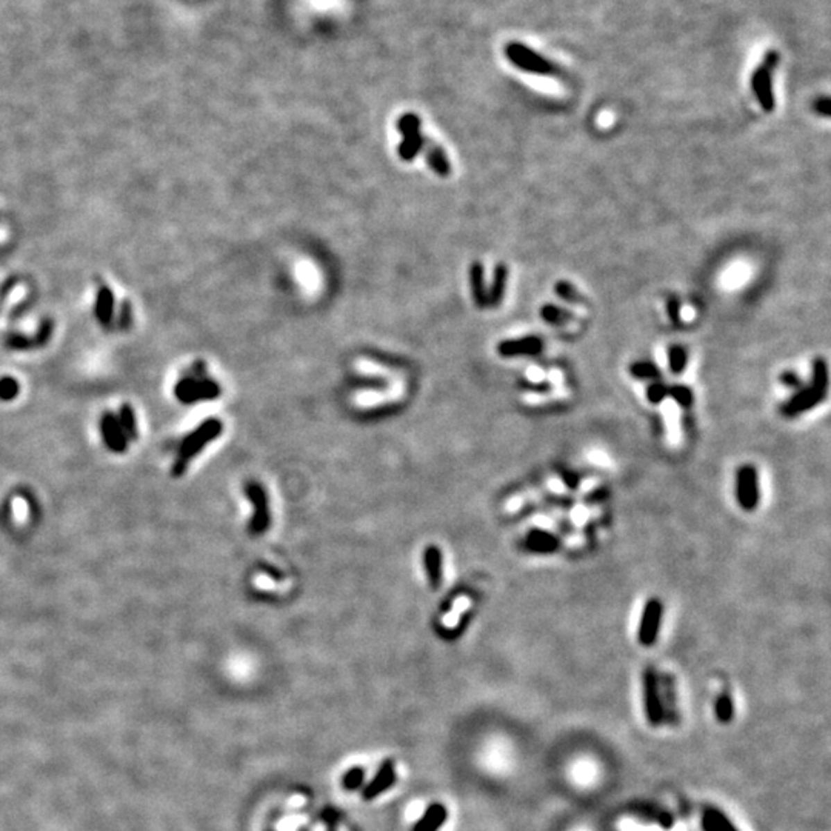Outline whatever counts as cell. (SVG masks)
I'll return each instance as SVG.
<instances>
[{
	"mask_svg": "<svg viewBox=\"0 0 831 831\" xmlns=\"http://www.w3.org/2000/svg\"><path fill=\"white\" fill-rule=\"evenodd\" d=\"M101 433L102 440L110 452L122 454L128 448V440L122 431V427L117 420V414L111 411H105L101 419Z\"/></svg>",
	"mask_w": 831,
	"mask_h": 831,
	"instance_id": "8fae6325",
	"label": "cell"
},
{
	"mask_svg": "<svg viewBox=\"0 0 831 831\" xmlns=\"http://www.w3.org/2000/svg\"><path fill=\"white\" fill-rule=\"evenodd\" d=\"M779 380H780V384H784L785 386H788V388L796 390V391H798L799 388H802V386H804V382H802L800 377L798 375H796L794 371H785V372H782V375H780V377H779Z\"/></svg>",
	"mask_w": 831,
	"mask_h": 831,
	"instance_id": "836d02e7",
	"label": "cell"
},
{
	"mask_svg": "<svg viewBox=\"0 0 831 831\" xmlns=\"http://www.w3.org/2000/svg\"><path fill=\"white\" fill-rule=\"evenodd\" d=\"M642 694L646 721L651 727H658L664 721V711H662L660 702L659 674L651 667L645 668L642 674Z\"/></svg>",
	"mask_w": 831,
	"mask_h": 831,
	"instance_id": "5b68a950",
	"label": "cell"
},
{
	"mask_svg": "<svg viewBox=\"0 0 831 831\" xmlns=\"http://www.w3.org/2000/svg\"><path fill=\"white\" fill-rule=\"evenodd\" d=\"M526 550L538 554H551L559 548V539L544 530H531L525 539Z\"/></svg>",
	"mask_w": 831,
	"mask_h": 831,
	"instance_id": "2e32d148",
	"label": "cell"
},
{
	"mask_svg": "<svg viewBox=\"0 0 831 831\" xmlns=\"http://www.w3.org/2000/svg\"><path fill=\"white\" fill-rule=\"evenodd\" d=\"M736 497L744 511L756 510L759 505V476L753 465H744L736 476Z\"/></svg>",
	"mask_w": 831,
	"mask_h": 831,
	"instance_id": "8992f818",
	"label": "cell"
},
{
	"mask_svg": "<svg viewBox=\"0 0 831 831\" xmlns=\"http://www.w3.org/2000/svg\"><path fill=\"white\" fill-rule=\"evenodd\" d=\"M425 568L431 587L434 590L439 588L442 581V558L440 551L436 547H429L425 551Z\"/></svg>",
	"mask_w": 831,
	"mask_h": 831,
	"instance_id": "ffe728a7",
	"label": "cell"
},
{
	"mask_svg": "<svg viewBox=\"0 0 831 831\" xmlns=\"http://www.w3.org/2000/svg\"><path fill=\"white\" fill-rule=\"evenodd\" d=\"M117 420L122 427V431L125 434L126 440L136 442L139 438V431H137L136 414H135V410H132V406L128 404H123L121 406V410H119Z\"/></svg>",
	"mask_w": 831,
	"mask_h": 831,
	"instance_id": "603a6c76",
	"label": "cell"
},
{
	"mask_svg": "<svg viewBox=\"0 0 831 831\" xmlns=\"http://www.w3.org/2000/svg\"><path fill=\"white\" fill-rule=\"evenodd\" d=\"M470 288L471 295L477 308H487V285H485V270L481 262H473L470 266Z\"/></svg>",
	"mask_w": 831,
	"mask_h": 831,
	"instance_id": "e0dca14e",
	"label": "cell"
},
{
	"mask_svg": "<svg viewBox=\"0 0 831 831\" xmlns=\"http://www.w3.org/2000/svg\"><path fill=\"white\" fill-rule=\"evenodd\" d=\"M447 821V808L445 805L434 802V804L427 808V812L422 814V818L416 822L413 831H439L440 827Z\"/></svg>",
	"mask_w": 831,
	"mask_h": 831,
	"instance_id": "ac0fdd59",
	"label": "cell"
},
{
	"mask_svg": "<svg viewBox=\"0 0 831 831\" xmlns=\"http://www.w3.org/2000/svg\"><path fill=\"white\" fill-rule=\"evenodd\" d=\"M394 782H396L394 762L393 760H386V762H384L382 766H380L377 774L372 778L371 782L363 788V791H362L363 799L371 800V799L377 798V796H380L385 790H388L390 787H393Z\"/></svg>",
	"mask_w": 831,
	"mask_h": 831,
	"instance_id": "5bb4252c",
	"label": "cell"
},
{
	"mask_svg": "<svg viewBox=\"0 0 831 831\" xmlns=\"http://www.w3.org/2000/svg\"><path fill=\"white\" fill-rule=\"evenodd\" d=\"M110 311H111V295L107 291V288H103V291L101 293V298H98L97 313L103 320H107L110 318Z\"/></svg>",
	"mask_w": 831,
	"mask_h": 831,
	"instance_id": "1f68e13d",
	"label": "cell"
},
{
	"mask_svg": "<svg viewBox=\"0 0 831 831\" xmlns=\"http://www.w3.org/2000/svg\"><path fill=\"white\" fill-rule=\"evenodd\" d=\"M646 399L650 400L651 404L658 405L660 404L662 400H664L668 396V385H665L664 382H651L650 385L646 386Z\"/></svg>",
	"mask_w": 831,
	"mask_h": 831,
	"instance_id": "f1b7e54d",
	"label": "cell"
},
{
	"mask_svg": "<svg viewBox=\"0 0 831 831\" xmlns=\"http://www.w3.org/2000/svg\"><path fill=\"white\" fill-rule=\"evenodd\" d=\"M540 318L544 319L547 323H550V325L563 327V325H567V323L574 320V314L572 311H568L567 308H562L559 305L545 304L540 308Z\"/></svg>",
	"mask_w": 831,
	"mask_h": 831,
	"instance_id": "44dd1931",
	"label": "cell"
},
{
	"mask_svg": "<svg viewBox=\"0 0 831 831\" xmlns=\"http://www.w3.org/2000/svg\"><path fill=\"white\" fill-rule=\"evenodd\" d=\"M203 365L197 362L191 371V375L185 376L178 382L174 388L175 397L184 404H194L199 400H211L219 397L221 388L217 382L205 377L203 375Z\"/></svg>",
	"mask_w": 831,
	"mask_h": 831,
	"instance_id": "3957f363",
	"label": "cell"
},
{
	"mask_svg": "<svg viewBox=\"0 0 831 831\" xmlns=\"http://www.w3.org/2000/svg\"><path fill=\"white\" fill-rule=\"evenodd\" d=\"M397 131L402 136V142L397 148L399 157L404 162H411L422 151L424 136L420 132V119L414 112H405L399 117Z\"/></svg>",
	"mask_w": 831,
	"mask_h": 831,
	"instance_id": "277c9868",
	"label": "cell"
},
{
	"mask_svg": "<svg viewBox=\"0 0 831 831\" xmlns=\"http://www.w3.org/2000/svg\"><path fill=\"white\" fill-rule=\"evenodd\" d=\"M659 689L664 719L668 723H678V693H676V682L671 674H659Z\"/></svg>",
	"mask_w": 831,
	"mask_h": 831,
	"instance_id": "4fadbf2b",
	"label": "cell"
},
{
	"mask_svg": "<svg viewBox=\"0 0 831 831\" xmlns=\"http://www.w3.org/2000/svg\"><path fill=\"white\" fill-rule=\"evenodd\" d=\"M222 433V422L219 419H208L197 427L193 433H189L184 442L180 443L178 457H175L171 473L174 477H180L185 473L189 462L196 456L202 453L209 442L217 439V436Z\"/></svg>",
	"mask_w": 831,
	"mask_h": 831,
	"instance_id": "7a4b0ae2",
	"label": "cell"
},
{
	"mask_svg": "<svg viewBox=\"0 0 831 831\" xmlns=\"http://www.w3.org/2000/svg\"><path fill=\"white\" fill-rule=\"evenodd\" d=\"M363 779H365V771L361 769V766H354V769H351L343 776V787L347 788V790H357V788L362 787Z\"/></svg>",
	"mask_w": 831,
	"mask_h": 831,
	"instance_id": "f546056e",
	"label": "cell"
},
{
	"mask_svg": "<svg viewBox=\"0 0 831 831\" xmlns=\"http://www.w3.org/2000/svg\"><path fill=\"white\" fill-rule=\"evenodd\" d=\"M506 282H508V268L505 264H497L492 274V282L490 290H487V302L490 308H497L502 304Z\"/></svg>",
	"mask_w": 831,
	"mask_h": 831,
	"instance_id": "d6986e66",
	"label": "cell"
},
{
	"mask_svg": "<svg viewBox=\"0 0 831 831\" xmlns=\"http://www.w3.org/2000/svg\"><path fill=\"white\" fill-rule=\"evenodd\" d=\"M662 617H664V605L659 599H650L644 607L642 616H640L639 630H637V640L640 645L651 646L658 640Z\"/></svg>",
	"mask_w": 831,
	"mask_h": 831,
	"instance_id": "52a82bcc",
	"label": "cell"
},
{
	"mask_svg": "<svg viewBox=\"0 0 831 831\" xmlns=\"http://www.w3.org/2000/svg\"><path fill=\"white\" fill-rule=\"evenodd\" d=\"M505 51H506V55H508V59L520 69H525V71H530L534 74H545V76L554 73V67L550 62L542 59L540 55L533 53L531 49H528L524 45L510 44L508 46H506Z\"/></svg>",
	"mask_w": 831,
	"mask_h": 831,
	"instance_id": "9c48e42d",
	"label": "cell"
},
{
	"mask_svg": "<svg viewBox=\"0 0 831 831\" xmlns=\"http://www.w3.org/2000/svg\"><path fill=\"white\" fill-rule=\"evenodd\" d=\"M828 365L827 361L822 357L814 359L813 362V372L812 382L808 386H802L796 391L787 402L780 406V414L785 418H798L814 406H818L827 396L828 391Z\"/></svg>",
	"mask_w": 831,
	"mask_h": 831,
	"instance_id": "6da1fadb",
	"label": "cell"
},
{
	"mask_svg": "<svg viewBox=\"0 0 831 831\" xmlns=\"http://www.w3.org/2000/svg\"><path fill=\"white\" fill-rule=\"evenodd\" d=\"M17 393H19V385L16 380L11 377H5L0 380V399L11 400L17 396Z\"/></svg>",
	"mask_w": 831,
	"mask_h": 831,
	"instance_id": "4dcf8cb0",
	"label": "cell"
},
{
	"mask_svg": "<svg viewBox=\"0 0 831 831\" xmlns=\"http://www.w3.org/2000/svg\"><path fill=\"white\" fill-rule=\"evenodd\" d=\"M714 713H716L717 719H719V722H722V723H728L731 721V717L735 716L733 697H731V694L728 692H723L717 696Z\"/></svg>",
	"mask_w": 831,
	"mask_h": 831,
	"instance_id": "4316f807",
	"label": "cell"
},
{
	"mask_svg": "<svg viewBox=\"0 0 831 831\" xmlns=\"http://www.w3.org/2000/svg\"><path fill=\"white\" fill-rule=\"evenodd\" d=\"M422 151L425 153L428 165L436 174L440 175V178H448L452 174V164H449L447 154L440 145L433 142L431 139L424 137Z\"/></svg>",
	"mask_w": 831,
	"mask_h": 831,
	"instance_id": "9a60e30c",
	"label": "cell"
},
{
	"mask_svg": "<svg viewBox=\"0 0 831 831\" xmlns=\"http://www.w3.org/2000/svg\"><path fill=\"white\" fill-rule=\"evenodd\" d=\"M246 496L255 506V516L251 519V533H264L270 525V510L266 492L259 483L246 485Z\"/></svg>",
	"mask_w": 831,
	"mask_h": 831,
	"instance_id": "30bf717a",
	"label": "cell"
},
{
	"mask_svg": "<svg viewBox=\"0 0 831 831\" xmlns=\"http://www.w3.org/2000/svg\"><path fill=\"white\" fill-rule=\"evenodd\" d=\"M778 62L776 54H769L765 63L760 65L751 79V88L755 91V96L760 103L764 111L771 112L774 110V96L771 87V71Z\"/></svg>",
	"mask_w": 831,
	"mask_h": 831,
	"instance_id": "ba28073f",
	"label": "cell"
},
{
	"mask_svg": "<svg viewBox=\"0 0 831 831\" xmlns=\"http://www.w3.org/2000/svg\"><path fill=\"white\" fill-rule=\"evenodd\" d=\"M544 351V342L539 336H525L520 339H506L499 342L497 353L502 357L539 356Z\"/></svg>",
	"mask_w": 831,
	"mask_h": 831,
	"instance_id": "7c38bea8",
	"label": "cell"
},
{
	"mask_svg": "<svg viewBox=\"0 0 831 831\" xmlns=\"http://www.w3.org/2000/svg\"><path fill=\"white\" fill-rule=\"evenodd\" d=\"M667 313L673 323L680 322V300L676 295H670L667 300Z\"/></svg>",
	"mask_w": 831,
	"mask_h": 831,
	"instance_id": "d6a6232c",
	"label": "cell"
},
{
	"mask_svg": "<svg viewBox=\"0 0 831 831\" xmlns=\"http://www.w3.org/2000/svg\"><path fill=\"white\" fill-rule=\"evenodd\" d=\"M667 357L668 367H670V371L674 372V375H680V372L687 368L688 353L682 345H671V347L668 348Z\"/></svg>",
	"mask_w": 831,
	"mask_h": 831,
	"instance_id": "484cf974",
	"label": "cell"
},
{
	"mask_svg": "<svg viewBox=\"0 0 831 831\" xmlns=\"http://www.w3.org/2000/svg\"><path fill=\"white\" fill-rule=\"evenodd\" d=\"M630 375L639 380L659 382L662 379V370L651 361H639L630 365Z\"/></svg>",
	"mask_w": 831,
	"mask_h": 831,
	"instance_id": "cb8c5ba5",
	"label": "cell"
},
{
	"mask_svg": "<svg viewBox=\"0 0 831 831\" xmlns=\"http://www.w3.org/2000/svg\"><path fill=\"white\" fill-rule=\"evenodd\" d=\"M668 396L673 397L676 404L682 408H689L694 402V394L687 385H671L668 386Z\"/></svg>",
	"mask_w": 831,
	"mask_h": 831,
	"instance_id": "83f0119b",
	"label": "cell"
},
{
	"mask_svg": "<svg viewBox=\"0 0 831 831\" xmlns=\"http://www.w3.org/2000/svg\"><path fill=\"white\" fill-rule=\"evenodd\" d=\"M703 825L711 831H739L719 809L707 807L703 809Z\"/></svg>",
	"mask_w": 831,
	"mask_h": 831,
	"instance_id": "7402d4cb",
	"label": "cell"
},
{
	"mask_svg": "<svg viewBox=\"0 0 831 831\" xmlns=\"http://www.w3.org/2000/svg\"><path fill=\"white\" fill-rule=\"evenodd\" d=\"M554 293L559 299L568 302V304H574V305H587L588 304L585 295H582L581 291L577 290L573 284H569L568 280H559L558 284L554 285Z\"/></svg>",
	"mask_w": 831,
	"mask_h": 831,
	"instance_id": "d4e9b609",
	"label": "cell"
},
{
	"mask_svg": "<svg viewBox=\"0 0 831 831\" xmlns=\"http://www.w3.org/2000/svg\"><path fill=\"white\" fill-rule=\"evenodd\" d=\"M814 111L822 117H830V98L822 97L814 102Z\"/></svg>",
	"mask_w": 831,
	"mask_h": 831,
	"instance_id": "e575fe53",
	"label": "cell"
}]
</instances>
